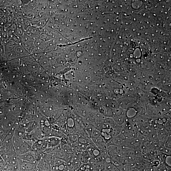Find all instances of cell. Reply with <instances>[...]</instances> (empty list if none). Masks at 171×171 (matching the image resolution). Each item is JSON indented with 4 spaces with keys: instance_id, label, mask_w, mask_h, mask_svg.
Listing matches in <instances>:
<instances>
[{
    "instance_id": "cell-9",
    "label": "cell",
    "mask_w": 171,
    "mask_h": 171,
    "mask_svg": "<svg viewBox=\"0 0 171 171\" xmlns=\"http://www.w3.org/2000/svg\"><path fill=\"white\" fill-rule=\"evenodd\" d=\"M21 44L25 50L30 54H32L35 48L34 42H30L26 44Z\"/></svg>"
},
{
    "instance_id": "cell-5",
    "label": "cell",
    "mask_w": 171,
    "mask_h": 171,
    "mask_svg": "<svg viewBox=\"0 0 171 171\" xmlns=\"http://www.w3.org/2000/svg\"><path fill=\"white\" fill-rule=\"evenodd\" d=\"M47 148H51L57 147L60 145L61 138L54 137H50L47 138Z\"/></svg>"
},
{
    "instance_id": "cell-11",
    "label": "cell",
    "mask_w": 171,
    "mask_h": 171,
    "mask_svg": "<svg viewBox=\"0 0 171 171\" xmlns=\"http://www.w3.org/2000/svg\"><path fill=\"white\" fill-rule=\"evenodd\" d=\"M34 39L30 37L24 33L20 38L21 44H26L30 42H34Z\"/></svg>"
},
{
    "instance_id": "cell-6",
    "label": "cell",
    "mask_w": 171,
    "mask_h": 171,
    "mask_svg": "<svg viewBox=\"0 0 171 171\" xmlns=\"http://www.w3.org/2000/svg\"><path fill=\"white\" fill-rule=\"evenodd\" d=\"M38 170L43 171H51L50 165L42 158L36 162Z\"/></svg>"
},
{
    "instance_id": "cell-7",
    "label": "cell",
    "mask_w": 171,
    "mask_h": 171,
    "mask_svg": "<svg viewBox=\"0 0 171 171\" xmlns=\"http://www.w3.org/2000/svg\"><path fill=\"white\" fill-rule=\"evenodd\" d=\"M14 51L17 56L19 55L24 56L29 55V54H30L25 50L21 43L14 48Z\"/></svg>"
},
{
    "instance_id": "cell-3",
    "label": "cell",
    "mask_w": 171,
    "mask_h": 171,
    "mask_svg": "<svg viewBox=\"0 0 171 171\" xmlns=\"http://www.w3.org/2000/svg\"><path fill=\"white\" fill-rule=\"evenodd\" d=\"M41 28L34 26L28 27L24 31L26 34L34 39L39 38L41 33Z\"/></svg>"
},
{
    "instance_id": "cell-2",
    "label": "cell",
    "mask_w": 171,
    "mask_h": 171,
    "mask_svg": "<svg viewBox=\"0 0 171 171\" xmlns=\"http://www.w3.org/2000/svg\"><path fill=\"white\" fill-rule=\"evenodd\" d=\"M18 161L19 163V171H36L37 169L36 162H26L19 158Z\"/></svg>"
},
{
    "instance_id": "cell-4",
    "label": "cell",
    "mask_w": 171,
    "mask_h": 171,
    "mask_svg": "<svg viewBox=\"0 0 171 171\" xmlns=\"http://www.w3.org/2000/svg\"><path fill=\"white\" fill-rule=\"evenodd\" d=\"M17 158L22 160L30 162H36L34 153L33 151H29L17 156Z\"/></svg>"
},
{
    "instance_id": "cell-8",
    "label": "cell",
    "mask_w": 171,
    "mask_h": 171,
    "mask_svg": "<svg viewBox=\"0 0 171 171\" xmlns=\"http://www.w3.org/2000/svg\"><path fill=\"white\" fill-rule=\"evenodd\" d=\"M20 43L9 40L6 44L5 50L6 52L13 51L14 48Z\"/></svg>"
},
{
    "instance_id": "cell-10",
    "label": "cell",
    "mask_w": 171,
    "mask_h": 171,
    "mask_svg": "<svg viewBox=\"0 0 171 171\" xmlns=\"http://www.w3.org/2000/svg\"><path fill=\"white\" fill-rule=\"evenodd\" d=\"M79 134L77 133H70L69 132L67 135L70 142L74 144L76 142L79 138Z\"/></svg>"
},
{
    "instance_id": "cell-1",
    "label": "cell",
    "mask_w": 171,
    "mask_h": 171,
    "mask_svg": "<svg viewBox=\"0 0 171 171\" xmlns=\"http://www.w3.org/2000/svg\"><path fill=\"white\" fill-rule=\"evenodd\" d=\"M13 142L14 148L17 156L32 151V146L21 138L14 137Z\"/></svg>"
}]
</instances>
